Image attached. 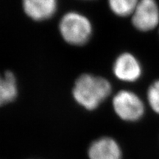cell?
<instances>
[{"instance_id":"1","label":"cell","mask_w":159,"mask_h":159,"mask_svg":"<svg viewBox=\"0 0 159 159\" xmlns=\"http://www.w3.org/2000/svg\"><path fill=\"white\" fill-rule=\"evenodd\" d=\"M111 93V85L108 80L90 74L80 75L75 81L72 90L75 100L89 111L98 108Z\"/></svg>"},{"instance_id":"2","label":"cell","mask_w":159,"mask_h":159,"mask_svg":"<svg viewBox=\"0 0 159 159\" xmlns=\"http://www.w3.org/2000/svg\"><path fill=\"white\" fill-rule=\"evenodd\" d=\"M59 30L66 42L74 46L86 43L92 34V25L85 16L76 12H69L59 23Z\"/></svg>"},{"instance_id":"3","label":"cell","mask_w":159,"mask_h":159,"mask_svg":"<svg viewBox=\"0 0 159 159\" xmlns=\"http://www.w3.org/2000/svg\"><path fill=\"white\" fill-rule=\"evenodd\" d=\"M113 107L117 116L127 122H136L144 114V104L138 95L130 91L123 90L115 95Z\"/></svg>"},{"instance_id":"4","label":"cell","mask_w":159,"mask_h":159,"mask_svg":"<svg viewBox=\"0 0 159 159\" xmlns=\"http://www.w3.org/2000/svg\"><path fill=\"white\" fill-rule=\"evenodd\" d=\"M132 23L142 32L156 28L159 23V7L156 0H139L133 13Z\"/></svg>"},{"instance_id":"5","label":"cell","mask_w":159,"mask_h":159,"mask_svg":"<svg viewBox=\"0 0 159 159\" xmlns=\"http://www.w3.org/2000/svg\"><path fill=\"white\" fill-rule=\"evenodd\" d=\"M113 71L119 80L132 83L138 80L142 76V67L139 60L134 55L124 52L115 60Z\"/></svg>"},{"instance_id":"6","label":"cell","mask_w":159,"mask_h":159,"mask_svg":"<svg viewBox=\"0 0 159 159\" xmlns=\"http://www.w3.org/2000/svg\"><path fill=\"white\" fill-rule=\"evenodd\" d=\"M89 156L90 159H121L122 150L114 139L102 137L90 145Z\"/></svg>"},{"instance_id":"7","label":"cell","mask_w":159,"mask_h":159,"mask_svg":"<svg viewBox=\"0 0 159 159\" xmlns=\"http://www.w3.org/2000/svg\"><path fill=\"white\" fill-rule=\"evenodd\" d=\"M23 9L34 21H44L56 12L57 0H23Z\"/></svg>"},{"instance_id":"8","label":"cell","mask_w":159,"mask_h":159,"mask_svg":"<svg viewBox=\"0 0 159 159\" xmlns=\"http://www.w3.org/2000/svg\"><path fill=\"white\" fill-rule=\"evenodd\" d=\"M18 95V86L16 77L11 71H6L0 83V102L1 105L13 102Z\"/></svg>"},{"instance_id":"9","label":"cell","mask_w":159,"mask_h":159,"mask_svg":"<svg viewBox=\"0 0 159 159\" xmlns=\"http://www.w3.org/2000/svg\"><path fill=\"white\" fill-rule=\"evenodd\" d=\"M139 0H108L111 11L120 17L133 14Z\"/></svg>"},{"instance_id":"10","label":"cell","mask_w":159,"mask_h":159,"mask_svg":"<svg viewBox=\"0 0 159 159\" xmlns=\"http://www.w3.org/2000/svg\"><path fill=\"white\" fill-rule=\"evenodd\" d=\"M147 97L150 108L156 114H159V80L150 85Z\"/></svg>"}]
</instances>
